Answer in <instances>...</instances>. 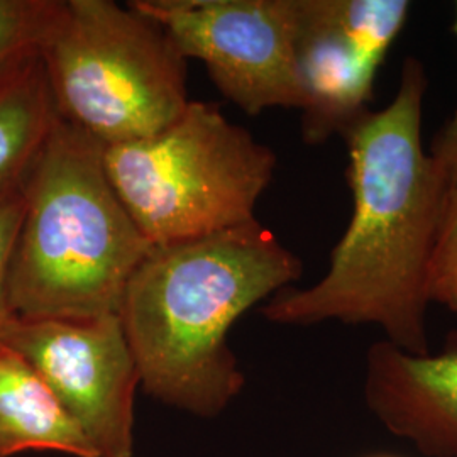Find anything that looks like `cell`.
<instances>
[{
  "mask_svg": "<svg viewBox=\"0 0 457 457\" xmlns=\"http://www.w3.org/2000/svg\"><path fill=\"white\" fill-rule=\"evenodd\" d=\"M427 87L424 63L409 56L392 102L344 134L351 220L326 275L271 296L262 307L268 322L378 326L385 341L410 354L430 353V262L451 187L425 151Z\"/></svg>",
  "mask_w": 457,
  "mask_h": 457,
  "instance_id": "1",
  "label": "cell"
},
{
  "mask_svg": "<svg viewBox=\"0 0 457 457\" xmlns=\"http://www.w3.org/2000/svg\"><path fill=\"white\" fill-rule=\"evenodd\" d=\"M303 262L256 219L153 245L126 287L119 317L141 385L164 405L220 415L245 388L228 343L245 312L300 279Z\"/></svg>",
  "mask_w": 457,
  "mask_h": 457,
  "instance_id": "2",
  "label": "cell"
},
{
  "mask_svg": "<svg viewBox=\"0 0 457 457\" xmlns=\"http://www.w3.org/2000/svg\"><path fill=\"white\" fill-rule=\"evenodd\" d=\"M22 196L9 271L14 315L90 320L119 313L153 245L115 194L104 146L58 117Z\"/></svg>",
  "mask_w": 457,
  "mask_h": 457,
  "instance_id": "3",
  "label": "cell"
},
{
  "mask_svg": "<svg viewBox=\"0 0 457 457\" xmlns=\"http://www.w3.org/2000/svg\"><path fill=\"white\" fill-rule=\"evenodd\" d=\"M56 115L104 147L149 137L187 109V58L131 4L62 0L39 51Z\"/></svg>",
  "mask_w": 457,
  "mask_h": 457,
  "instance_id": "4",
  "label": "cell"
},
{
  "mask_svg": "<svg viewBox=\"0 0 457 457\" xmlns=\"http://www.w3.org/2000/svg\"><path fill=\"white\" fill-rule=\"evenodd\" d=\"M104 163L136 226L164 245L256 220L277 154L219 105L190 100L162 131L104 147Z\"/></svg>",
  "mask_w": 457,
  "mask_h": 457,
  "instance_id": "5",
  "label": "cell"
},
{
  "mask_svg": "<svg viewBox=\"0 0 457 457\" xmlns=\"http://www.w3.org/2000/svg\"><path fill=\"white\" fill-rule=\"evenodd\" d=\"M181 54L200 60L245 114L303 109L296 63L298 0H134Z\"/></svg>",
  "mask_w": 457,
  "mask_h": 457,
  "instance_id": "6",
  "label": "cell"
},
{
  "mask_svg": "<svg viewBox=\"0 0 457 457\" xmlns=\"http://www.w3.org/2000/svg\"><path fill=\"white\" fill-rule=\"evenodd\" d=\"M0 343L46 381L97 457H134L141 376L119 313L90 320L14 317Z\"/></svg>",
  "mask_w": 457,
  "mask_h": 457,
  "instance_id": "7",
  "label": "cell"
},
{
  "mask_svg": "<svg viewBox=\"0 0 457 457\" xmlns=\"http://www.w3.org/2000/svg\"><path fill=\"white\" fill-rule=\"evenodd\" d=\"M409 0H298L302 136L324 145L368 114L375 80L409 21Z\"/></svg>",
  "mask_w": 457,
  "mask_h": 457,
  "instance_id": "8",
  "label": "cell"
},
{
  "mask_svg": "<svg viewBox=\"0 0 457 457\" xmlns=\"http://www.w3.org/2000/svg\"><path fill=\"white\" fill-rule=\"evenodd\" d=\"M364 403L392 436L425 457H457V332L437 354L388 341L368 349Z\"/></svg>",
  "mask_w": 457,
  "mask_h": 457,
  "instance_id": "9",
  "label": "cell"
},
{
  "mask_svg": "<svg viewBox=\"0 0 457 457\" xmlns=\"http://www.w3.org/2000/svg\"><path fill=\"white\" fill-rule=\"evenodd\" d=\"M26 451L97 457L46 381L12 347L0 343V457Z\"/></svg>",
  "mask_w": 457,
  "mask_h": 457,
  "instance_id": "10",
  "label": "cell"
},
{
  "mask_svg": "<svg viewBox=\"0 0 457 457\" xmlns=\"http://www.w3.org/2000/svg\"><path fill=\"white\" fill-rule=\"evenodd\" d=\"M56 119L39 54L0 79V200L22 190Z\"/></svg>",
  "mask_w": 457,
  "mask_h": 457,
  "instance_id": "11",
  "label": "cell"
},
{
  "mask_svg": "<svg viewBox=\"0 0 457 457\" xmlns=\"http://www.w3.org/2000/svg\"><path fill=\"white\" fill-rule=\"evenodd\" d=\"M62 0H0V79L36 58Z\"/></svg>",
  "mask_w": 457,
  "mask_h": 457,
  "instance_id": "12",
  "label": "cell"
},
{
  "mask_svg": "<svg viewBox=\"0 0 457 457\" xmlns=\"http://www.w3.org/2000/svg\"><path fill=\"white\" fill-rule=\"evenodd\" d=\"M430 303L457 313V185L444 204L428 277Z\"/></svg>",
  "mask_w": 457,
  "mask_h": 457,
  "instance_id": "13",
  "label": "cell"
},
{
  "mask_svg": "<svg viewBox=\"0 0 457 457\" xmlns=\"http://www.w3.org/2000/svg\"><path fill=\"white\" fill-rule=\"evenodd\" d=\"M24 213L22 190L0 200V341L11 320L16 317L9 296V271L16 245L17 232Z\"/></svg>",
  "mask_w": 457,
  "mask_h": 457,
  "instance_id": "14",
  "label": "cell"
},
{
  "mask_svg": "<svg viewBox=\"0 0 457 457\" xmlns=\"http://www.w3.org/2000/svg\"><path fill=\"white\" fill-rule=\"evenodd\" d=\"M454 12V33L457 36V2ZM428 154L434 160L444 180L447 181V185L451 188L457 185V107L453 117L442 126L441 131L436 134Z\"/></svg>",
  "mask_w": 457,
  "mask_h": 457,
  "instance_id": "15",
  "label": "cell"
},
{
  "mask_svg": "<svg viewBox=\"0 0 457 457\" xmlns=\"http://www.w3.org/2000/svg\"><path fill=\"white\" fill-rule=\"evenodd\" d=\"M370 457H396V456H390V454H378V456H370Z\"/></svg>",
  "mask_w": 457,
  "mask_h": 457,
  "instance_id": "16",
  "label": "cell"
}]
</instances>
